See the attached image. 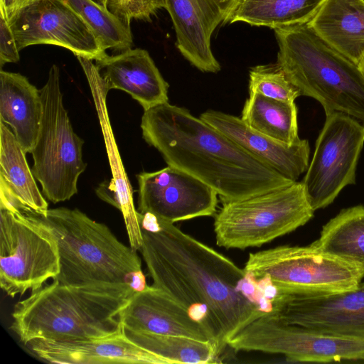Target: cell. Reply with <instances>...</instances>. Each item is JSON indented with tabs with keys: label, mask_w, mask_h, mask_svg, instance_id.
I'll return each mask as SVG.
<instances>
[{
	"label": "cell",
	"mask_w": 364,
	"mask_h": 364,
	"mask_svg": "<svg viewBox=\"0 0 364 364\" xmlns=\"http://www.w3.org/2000/svg\"><path fill=\"white\" fill-rule=\"evenodd\" d=\"M314 213L301 181L225 202L215 215L216 243L226 249L260 247L304 225Z\"/></svg>",
	"instance_id": "cell-7"
},
{
	"label": "cell",
	"mask_w": 364,
	"mask_h": 364,
	"mask_svg": "<svg viewBox=\"0 0 364 364\" xmlns=\"http://www.w3.org/2000/svg\"><path fill=\"white\" fill-rule=\"evenodd\" d=\"M311 245L355 262L364 270V206L341 210L323 227L319 237Z\"/></svg>",
	"instance_id": "cell-25"
},
{
	"label": "cell",
	"mask_w": 364,
	"mask_h": 364,
	"mask_svg": "<svg viewBox=\"0 0 364 364\" xmlns=\"http://www.w3.org/2000/svg\"><path fill=\"white\" fill-rule=\"evenodd\" d=\"M235 350L283 354L291 361L364 360V340L283 323L267 313L228 341Z\"/></svg>",
	"instance_id": "cell-10"
},
{
	"label": "cell",
	"mask_w": 364,
	"mask_h": 364,
	"mask_svg": "<svg viewBox=\"0 0 364 364\" xmlns=\"http://www.w3.org/2000/svg\"><path fill=\"white\" fill-rule=\"evenodd\" d=\"M138 209L174 223L216 213L218 195L210 186L192 175L168 166L136 175Z\"/></svg>",
	"instance_id": "cell-14"
},
{
	"label": "cell",
	"mask_w": 364,
	"mask_h": 364,
	"mask_svg": "<svg viewBox=\"0 0 364 364\" xmlns=\"http://www.w3.org/2000/svg\"><path fill=\"white\" fill-rule=\"evenodd\" d=\"M297 107L286 102L250 93L242 111V120L251 129L280 142L292 145L298 134Z\"/></svg>",
	"instance_id": "cell-24"
},
{
	"label": "cell",
	"mask_w": 364,
	"mask_h": 364,
	"mask_svg": "<svg viewBox=\"0 0 364 364\" xmlns=\"http://www.w3.org/2000/svg\"><path fill=\"white\" fill-rule=\"evenodd\" d=\"M26 346L37 357L52 363L161 364L157 357L129 340L123 329L104 338L72 341L36 339Z\"/></svg>",
	"instance_id": "cell-18"
},
{
	"label": "cell",
	"mask_w": 364,
	"mask_h": 364,
	"mask_svg": "<svg viewBox=\"0 0 364 364\" xmlns=\"http://www.w3.org/2000/svg\"><path fill=\"white\" fill-rule=\"evenodd\" d=\"M135 292L75 287L53 280L19 301L11 328L24 344L36 339L72 341L122 331L119 314Z\"/></svg>",
	"instance_id": "cell-3"
},
{
	"label": "cell",
	"mask_w": 364,
	"mask_h": 364,
	"mask_svg": "<svg viewBox=\"0 0 364 364\" xmlns=\"http://www.w3.org/2000/svg\"><path fill=\"white\" fill-rule=\"evenodd\" d=\"M237 0H166L176 33V47L194 67L204 73H218L220 65L211 48V37L225 23Z\"/></svg>",
	"instance_id": "cell-15"
},
{
	"label": "cell",
	"mask_w": 364,
	"mask_h": 364,
	"mask_svg": "<svg viewBox=\"0 0 364 364\" xmlns=\"http://www.w3.org/2000/svg\"><path fill=\"white\" fill-rule=\"evenodd\" d=\"M11 129L0 122V208L46 214L48 203Z\"/></svg>",
	"instance_id": "cell-20"
},
{
	"label": "cell",
	"mask_w": 364,
	"mask_h": 364,
	"mask_svg": "<svg viewBox=\"0 0 364 364\" xmlns=\"http://www.w3.org/2000/svg\"><path fill=\"white\" fill-rule=\"evenodd\" d=\"M154 231L141 230L140 252L152 279L200 322L220 356L228 341L269 312L258 282L230 259L158 218Z\"/></svg>",
	"instance_id": "cell-1"
},
{
	"label": "cell",
	"mask_w": 364,
	"mask_h": 364,
	"mask_svg": "<svg viewBox=\"0 0 364 364\" xmlns=\"http://www.w3.org/2000/svg\"><path fill=\"white\" fill-rule=\"evenodd\" d=\"M144 139L168 166L210 186L222 203L288 186L290 180L186 108L168 102L144 112Z\"/></svg>",
	"instance_id": "cell-2"
},
{
	"label": "cell",
	"mask_w": 364,
	"mask_h": 364,
	"mask_svg": "<svg viewBox=\"0 0 364 364\" xmlns=\"http://www.w3.org/2000/svg\"><path fill=\"white\" fill-rule=\"evenodd\" d=\"M307 24L326 43L359 66L364 58V0H326Z\"/></svg>",
	"instance_id": "cell-21"
},
{
	"label": "cell",
	"mask_w": 364,
	"mask_h": 364,
	"mask_svg": "<svg viewBox=\"0 0 364 364\" xmlns=\"http://www.w3.org/2000/svg\"><path fill=\"white\" fill-rule=\"evenodd\" d=\"M249 93L286 102H294L300 96L299 90L289 81L276 64L257 65L249 73Z\"/></svg>",
	"instance_id": "cell-28"
},
{
	"label": "cell",
	"mask_w": 364,
	"mask_h": 364,
	"mask_svg": "<svg viewBox=\"0 0 364 364\" xmlns=\"http://www.w3.org/2000/svg\"><path fill=\"white\" fill-rule=\"evenodd\" d=\"M92 28L102 47L122 52L133 46L131 27L93 0H63Z\"/></svg>",
	"instance_id": "cell-27"
},
{
	"label": "cell",
	"mask_w": 364,
	"mask_h": 364,
	"mask_svg": "<svg viewBox=\"0 0 364 364\" xmlns=\"http://www.w3.org/2000/svg\"><path fill=\"white\" fill-rule=\"evenodd\" d=\"M166 0H107L106 8L127 26L132 20L150 21L160 9H166Z\"/></svg>",
	"instance_id": "cell-29"
},
{
	"label": "cell",
	"mask_w": 364,
	"mask_h": 364,
	"mask_svg": "<svg viewBox=\"0 0 364 364\" xmlns=\"http://www.w3.org/2000/svg\"><path fill=\"white\" fill-rule=\"evenodd\" d=\"M37 0H0V16L9 22L22 9Z\"/></svg>",
	"instance_id": "cell-31"
},
{
	"label": "cell",
	"mask_w": 364,
	"mask_h": 364,
	"mask_svg": "<svg viewBox=\"0 0 364 364\" xmlns=\"http://www.w3.org/2000/svg\"><path fill=\"white\" fill-rule=\"evenodd\" d=\"M96 1L97 4H100L101 6H103L106 7V1L107 0H93Z\"/></svg>",
	"instance_id": "cell-33"
},
{
	"label": "cell",
	"mask_w": 364,
	"mask_h": 364,
	"mask_svg": "<svg viewBox=\"0 0 364 364\" xmlns=\"http://www.w3.org/2000/svg\"><path fill=\"white\" fill-rule=\"evenodd\" d=\"M326 0H237L225 23L272 29L308 23Z\"/></svg>",
	"instance_id": "cell-23"
},
{
	"label": "cell",
	"mask_w": 364,
	"mask_h": 364,
	"mask_svg": "<svg viewBox=\"0 0 364 364\" xmlns=\"http://www.w3.org/2000/svg\"><path fill=\"white\" fill-rule=\"evenodd\" d=\"M24 213L33 215L55 236L60 273L54 280L60 284L105 289L131 288L133 275L142 270L136 251L120 242L105 224L77 208L60 207L48 209L46 214Z\"/></svg>",
	"instance_id": "cell-4"
},
{
	"label": "cell",
	"mask_w": 364,
	"mask_h": 364,
	"mask_svg": "<svg viewBox=\"0 0 364 364\" xmlns=\"http://www.w3.org/2000/svg\"><path fill=\"white\" fill-rule=\"evenodd\" d=\"M363 145V122L340 112L326 115L301 181L314 211L332 203L344 187L355 183Z\"/></svg>",
	"instance_id": "cell-11"
},
{
	"label": "cell",
	"mask_w": 364,
	"mask_h": 364,
	"mask_svg": "<svg viewBox=\"0 0 364 364\" xmlns=\"http://www.w3.org/2000/svg\"><path fill=\"white\" fill-rule=\"evenodd\" d=\"M359 68L364 76V58H363L362 61L360 62V63L359 64Z\"/></svg>",
	"instance_id": "cell-32"
},
{
	"label": "cell",
	"mask_w": 364,
	"mask_h": 364,
	"mask_svg": "<svg viewBox=\"0 0 364 364\" xmlns=\"http://www.w3.org/2000/svg\"><path fill=\"white\" fill-rule=\"evenodd\" d=\"M20 59L13 33L6 21L0 16V66L8 63H17Z\"/></svg>",
	"instance_id": "cell-30"
},
{
	"label": "cell",
	"mask_w": 364,
	"mask_h": 364,
	"mask_svg": "<svg viewBox=\"0 0 364 364\" xmlns=\"http://www.w3.org/2000/svg\"><path fill=\"white\" fill-rule=\"evenodd\" d=\"M199 117L290 180L297 181L308 168L310 146L306 139L289 145L251 129L240 117L220 111L207 110Z\"/></svg>",
	"instance_id": "cell-16"
},
{
	"label": "cell",
	"mask_w": 364,
	"mask_h": 364,
	"mask_svg": "<svg viewBox=\"0 0 364 364\" xmlns=\"http://www.w3.org/2000/svg\"><path fill=\"white\" fill-rule=\"evenodd\" d=\"M119 320L128 330L186 337L213 344L205 328L188 311L152 286L131 296L119 314Z\"/></svg>",
	"instance_id": "cell-17"
},
{
	"label": "cell",
	"mask_w": 364,
	"mask_h": 364,
	"mask_svg": "<svg viewBox=\"0 0 364 364\" xmlns=\"http://www.w3.org/2000/svg\"><path fill=\"white\" fill-rule=\"evenodd\" d=\"M245 272L257 281L308 294L340 292L356 287L363 267L351 261L308 246L282 245L250 253Z\"/></svg>",
	"instance_id": "cell-8"
},
{
	"label": "cell",
	"mask_w": 364,
	"mask_h": 364,
	"mask_svg": "<svg viewBox=\"0 0 364 364\" xmlns=\"http://www.w3.org/2000/svg\"><path fill=\"white\" fill-rule=\"evenodd\" d=\"M8 24L19 51L33 45L50 44L92 60L107 55L90 26L63 0H37Z\"/></svg>",
	"instance_id": "cell-13"
},
{
	"label": "cell",
	"mask_w": 364,
	"mask_h": 364,
	"mask_svg": "<svg viewBox=\"0 0 364 364\" xmlns=\"http://www.w3.org/2000/svg\"><path fill=\"white\" fill-rule=\"evenodd\" d=\"M42 117L38 136L31 152V168L42 193L53 203L70 199L77 193V181L85 171L84 141L74 132L63 105L60 70L53 65L40 90Z\"/></svg>",
	"instance_id": "cell-6"
},
{
	"label": "cell",
	"mask_w": 364,
	"mask_h": 364,
	"mask_svg": "<svg viewBox=\"0 0 364 364\" xmlns=\"http://www.w3.org/2000/svg\"><path fill=\"white\" fill-rule=\"evenodd\" d=\"M102 87L107 91L126 92L144 110L168 102V84L164 79L149 52L129 48L95 60Z\"/></svg>",
	"instance_id": "cell-19"
},
{
	"label": "cell",
	"mask_w": 364,
	"mask_h": 364,
	"mask_svg": "<svg viewBox=\"0 0 364 364\" xmlns=\"http://www.w3.org/2000/svg\"><path fill=\"white\" fill-rule=\"evenodd\" d=\"M123 333L132 342L157 357L161 364H208L222 362L216 347L209 341L134 331L124 328Z\"/></svg>",
	"instance_id": "cell-26"
},
{
	"label": "cell",
	"mask_w": 364,
	"mask_h": 364,
	"mask_svg": "<svg viewBox=\"0 0 364 364\" xmlns=\"http://www.w3.org/2000/svg\"><path fill=\"white\" fill-rule=\"evenodd\" d=\"M60 273L50 230L30 213L0 208V286L9 296L42 287Z\"/></svg>",
	"instance_id": "cell-9"
},
{
	"label": "cell",
	"mask_w": 364,
	"mask_h": 364,
	"mask_svg": "<svg viewBox=\"0 0 364 364\" xmlns=\"http://www.w3.org/2000/svg\"><path fill=\"white\" fill-rule=\"evenodd\" d=\"M42 117L40 90L20 73L0 71V122L13 132L26 153L36 143Z\"/></svg>",
	"instance_id": "cell-22"
},
{
	"label": "cell",
	"mask_w": 364,
	"mask_h": 364,
	"mask_svg": "<svg viewBox=\"0 0 364 364\" xmlns=\"http://www.w3.org/2000/svg\"><path fill=\"white\" fill-rule=\"evenodd\" d=\"M276 289L269 313L280 321L364 340V282L349 290L322 294Z\"/></svg>",
	"instance_id": "cell-12"
},
{
	"label": "cell",
	"mask_w": 364,
	"mask_h": 364,
	"mask_svg": "<svg viewBox=\"0 0 364 364\" xmlns=\"http://www.w3.org/2000/svg\"><path fill=\"white\" fill-rule=\"evenodd\" d=\"M277 64L300 96L364 123V76L358 65L320 38L307 23L274 29Z\"/></svg>",
	"instance_id": "cell-5"
}]
</instances>
